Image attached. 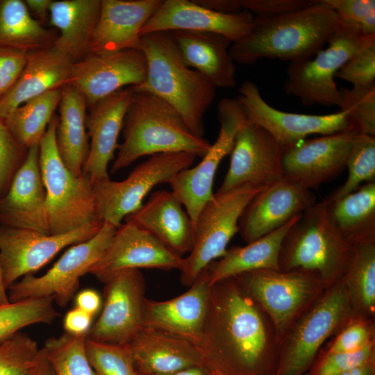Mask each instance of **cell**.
<instances>
[{"instance_id":"1","label":"cell","mask_w":375,"mask_h":375,"mask_svg":"<svg viewBox=\"0 0 375 375\" xmlns=\"http://www.w3.org/2000/svg\"><path fill=\"white\" fill-rule=\"evenodd\" d=\"M210 287L203 365L226 375H276L281 341L269 317L236 277Z\"/></svg>"},{"instance_id":"2","label":"cell","mask_w":375,"mask_h":375,"mask_svg":"<svg viewBox=\"0 0 375 375\" xmlns=\"http://www.w3.org/2000/svg\"><path fill=\"white\" fill-rule=\"evenodd\" d=\"M340 27L335 13L319 3L309 8L272 18L254 17L250 33L232 43L234 61L249 65L264 58L290 62L311 58Z\"/></svg>"},{"instance_id":"3","label":"cell","mask_w":375,"mask_h":375,"mask_svg":"<svg viewBox=\"0 0 375 375\" xmlns=\"http://www.w3.org/2000/svg\"><path fill=\"white\" fill-rule=\"evenodd\" d=\"M123 127L111 173L147 155L186 152L202 158L211 145L194 134L170 104L149 92L133 91Z\"/></svg>"},{"instance_id":"4","label":"cell","mask_w":375,"mask_h":375,"mask_svg":"<svg viewBox=\"0 0 375 375\" xmlns=\"http://www.w3.org/2000/svg\"><path fill=\"white\" fill-rule=\"evenodd\" d=\"M141 49L147 61V74L134 92L152 93L170 104L192 132L203 138V117L213 101L215 87L205 76L187 67L168 31L141 36Z\"/></svg>"},{"instance_id":"5","label":"cell","mask_w":375,"mask_h":375,"mask_svg":"<svg viewBox=\"0 0 375 375\" xmlns=\"http://www.w3.org/2000/svg\"><path fill=\"white\" fill-rule=\"evenodd\" d=\"M353 251V247L331 223L323 202H317L286 233L279 253V269L308 274L327 289L342 278Z\"/></svg>"},{"instance_id":"6","label":"cell","mask_w":375,"mask_h":375,"mask_svg":"<svg viewBox=\"0 0 375 375\" xmlns=\"http://www.w3.org/2000/svg\"><path fill=\"white\" fill-rule=\"evenodd\" d=\"M356 317L342 280L326 289L281 339L276 375H305L324 342Z\"/></svg>"},{"instance_id":"7","label":"cell","mask_w":375,"mask_h":375,"mask_svg":"<svg viewBox=\"0 0 375 375\" xmlns=\"http://www.w3.org/2000/svg\"><path fill=\"white\" fill-rule=\"evenodd\" d=\"M58 123V116L55 114L39 143L49 235L66 233L103 222L97 215L92 181L84 175H74L58 154L56 144Z\"/></svg>"},{"instance_id":"8","label":"cell","mask_w":375,"mask_h":375,"mask_svg":"<svg viewBox=\"0 0 375 375\" xmlns=\"http://www.w3.org/2000/svg\"><path fill=\"white\" fill-rule=\"evenodd\" d=\"M265 187L244 185L214 193L200 211L194 226L193 246L183 262L181 282L190 287L212 261L222 257L234 235L238 221L253 197Z\"/></svg>"},{"instance_id":"9","label":"cell","mask_w":375,"mask_h":375,"mask_svg":"<svg viewBox=\"0 0 375 375\" xmlns=\"http://www.w3.org/2000/svg\"><path fill=\"white\" fill-rule=\"evenodd\" d=\"M374 40L375 35H364L340 24L327 40L326 49L319 50L314 58L290 63L284 83L285 92L305 106H338L341 92L334 81L336 73Z\"/></svg>"},{"instance_id":"10","label":"cell","mask_w":375,"mask_h":375,"mask_svg":"<svg viewBox=\"0 0 375 375\" xmlns=\"http://www.w3.org/2000/svg\"><path fill=\"white\" fill-rule=\"evenodd\" d=\"M197 156L186 152L150 156L122 181L110 178L94 181L93 188L98 217L115 227L142 205V200L156 185L169 183L180 171L190 167Z\"/></svg>"},{"instance_id":"11","label":"cell","mask_w":375,"mask_h":375,"mask_svg":"<svg viewBox=\"0 0 375 375\" xmlns=\"http://www.w3.org/2000/svg\"><path fill=\"white\" fill-rule=\"evenodd\" d=\"M235 277L269 317L280 341L298 316L326 290L319 280L299 272L257 269Z\"/></svg>"},{"instance_id":"12","label":"cell","mask_w":375,"mask_h":375,"mask_svg":"<svg viewBox=\"0 0 375 375\" xmlns=\"http://www.w3.org/2000/svg\"><path fill=\"white\" fill-rule=\"evenodd\" d=\"M116 229L103 222L94 237L68 249L45 274L23 276L9 287L10 301L51 297L59 306H66L74 297L80 278L102 256Z\"/></svg>"},{"instance_id":"13","label":"cell","mask_w":375,"mask_h":375,"mask_svg":"<svg viewBox=\"0 0 375 375\" xmlns=\"http://www.w3.org/2000/svg\"><path fill=\"white\" fill-rule=\"evenodd\" d=\"M220 129L201 162L175 174L169 181L172 193L185 208L193 228L204 205L212 197V184L222 160L230 154L240 129L247 123L244 110L238 100L223 98L218 103Z\"/></svg>"},{"instance_id":"14","label":"cell","mask_w":375,"mask_h":375,"mask_svg":"<svg viewBox=\"0 0 375 375\" xmlns=\"http://www.w3.org/2000/svg\"><path fill=\"white\" fill-rule=\"evenodd\" d=\"M103 304L88 339L128 344L144 327L145 279L140 269L122 271L104 283Z\"/></svg>"},{"instance_id":"15","label":"cell","mask_w":375,"mask_h":375,"mask_svg":"<svg viewBox=\"0 0 375 375\" xmlns=\"http://www.w3.org/2000/svg\"><path fill=\"white\" fill-rule=\"evenodd\" d=\"M103 224L95 223L58 235L0 224V265L6 288L39 270L65 247L94 237Z\"/></svg>"},{"instance_id":"16","label":"cell","mask_w":375,"mask_h":375,"mask_svg":"<svg viewBox=\"0 0 375 375\" xmlns=\"http://www.w3.org/2000/svg\"><path fill=\"white\" fill-rule=\"evenodd\" d=\"M238 91L237 99L244 110L247 122L265 129L283 149L297 145L311 134L327 135L355 131L346 111L324 115L283 112L268 104L251 81H244Z\"/></svg>"},{"instance_id":"17","label":"cell","mask_w":375,"mask_h":375,"mask_svg":"<svg viewBox=\"0 0 375 375\" xmlns=\"http://www.w3.org/2000/svg\"><path fill=\"white\" fill-rule=\"evenodd\" d=\"M147 74V61L142 49L91 52L72 64L66 84L84 97L88 108L122 89L141 85Z\"/></svg>"},{"instance_id":"18","label":"cell","mask_w":375,"mask_h":375,"mask_svg":"<svg viewBox=\"0 0 375 375\" xmlns=\"http://www.w3.org/2000/svg\"><path fill=\"white\" fill-rule=\"evenodd\" d=\"M183 258L167 248L148 231L126 221L117 228L100 259L88 273L106 283L126 269L146 268L181 269Z\"/></svg>"},{"instance_id":"19","label":"cell","mask_w":375,"mask_h":375,"mask_svg":"<svg viewBox=\"0 0 375 375\" xmlns=\"http://www.w3.org/2000/svg\"><path fill=\"white\" fill-rule=\"evenodd\" d=\"M283 151L265 129L247 122L236 135L229 168L217 192L244 185L267 187L281 180Z\"/></svg>"},{"instance_id":"20","label":"cell","mask_w":375,"mask_h":375,"mask_svg":"<svg viewBox=\"0 0 375 375\" xmlns=\"http://www.w3.org/2000/svg\"><path fill=\"white\" fill-rule=\"evenodd\" d=\"M344 131L301 142L283 149L281 157L283 178L304 188L317 189L346 167L356 136Z\"/></svg>"},{"instance_id":"21","label":"cell","mask_w":375,"mask_h":375,"mask_svg":"<svg viewBox=\"0 0 375 375\" xmlns=\"http://www.w3.org/2000/svg\"><path fill=\"white\" fill-rule=\"evenodd\" d=\"M316 203L310 190L282 178L253 197L239 219L238 232L250 243L282 227Z\"/></svg>"},{"instance_id":"22","label":"cell","mask_w":375,"mask_h":375,"mask_svg":"<svg viewBox=\"0 0 375 375\" xmlns=\"http://www.w3.org/2000/svg\"><path fill=\"white\" fill-rule=\"evenodd\" d=\"M253 24L254 16L247 10L238 14H223L202 7L193 0H165L142 26L140 35L190 31L219 34L233 43L246 37Z\"/></svg>"},{"instance_id":"23","label":"cell","mask_w":375,"mask_h":375,"mask_svg":"<svg viewBox=\"0 0 375 375\" xmlns=\"http://www.w3.org/2000/svg\"><path fill=\"white\" fill-rule=\"evenodd\" d=\"M210 291L207 278L201 272L185 292L166 301L145 299L144 326L201 344L208 313Z\"/></svg>"},{"instance_id":"24","label":"cell","mask_w":375,"mask_h":375,"mask_svg":"<svg viewBox=\"0 0 375 375\" xmlns=\"http://www.w3.org/2000/svg\"><path fill=\"white\" fill-rule=\"evenodd\" d=\"M0 224L49 235L39 144L31 146L6 194L0 198Z\"/></svg>"},{"instance_id":"25","label":"cell","mask_w":375,"mask_h":375,"mask_svg":"<svg viewBox=\"0 0 375 375\" xmlns=\"http://www.w3.org/2000/svg\"><path fill=\"white\" fill-rule=\"evenodd\" d=\"M133 91L122 88L88 107L86 129L90 150L83 175L92 181L109 178L108 166L118 148V138Z\"/></svg>"},{"instance_id":"26","label":"cell","mask_w":375,"mask_h":375,"mask_svg":"<svg viewBox=\"0 0 375 375\" xmlns=\"http://www.w3.org/2000/svg\"><path fill=\"white\" fill-rule=\"evenodd\" d=\"M162 2V0H101L91 52L141 49V29Z\"/></svg>"},{"instance_id":"27","label":"cell","mask_w":375,"mask_h":375,"mask_svg":"<svg viewBox=\"0 0 375 375\" xmlns=\"http://www.w3.org/2000/svg\"><path fill=\"white\" fill-rule=\"evenodd\" d=\"M167 248L182 256L193 246L194 228L189 215L172 191L157 190L135 212L125 217Z\"/></svg>"},{"instance_id":"28","label":"cell","mask_w":375,"mask_h":375,"mask_svg":"<svg viewBox=\"0 0 375 375\" xmlns=\"http://www.w3.org/2000/svg\"><path fill=\"white\" fill-rule=\"evenodd\" d=\"M128 344L140 375H166L204 365L197 346L149 327L144 326Z\"/></svg>"},{"instance_id":"29","label":"cell","mask_w":375,"mask_h":375,"mask_svg":"<svg viewBox=\"0 0 375 375\" xmlns=\"http://www.w3.org/2000/svg\"><path fill=\"white\" fill-rule=\"evenodd\" d=\"M175 42L184 64L198 72L215 88H231L236 85L235 65L224 36L190 31H168Z\"/></svg>"},{"instance_id":"30","label":"cell","mask_w":375,"mask_h":375,"mask_svg":"<svg viewBox=\"0 0 375 375\" xmlns=\"http://www.w3.org/2000/svg\"><path fill=\"white\" fill-rule=\"evenodd\" d=\"M101 0L52 1L49 24L58 31L53 47L72 64L91 53Z\"/></svg>"},{"instance_id":"31","label":"cell","mask_w":375,"mask_h":375,"mask_svg":"<svg viewBox=\"0 0 375 375\" xmlns=\"http://www.w3.org/2000/svg\"><path fill=\"white\" fill-rule=\"evenodd\" d=\"M72 65V62L53 46L29 53L19 78L0 100V119L3 121L28 100L62 88Z\"/></svg>"},{"instance_id":"32","label":"cell","mask_w":375,"mask_h":375,"mask_svg":"<svg viewBox=\"0 0 375 375\" xmlns=\"http://www.w3.org/2000/svg\"><path fill=\"white\" fill-rule=\"evenodd\" d=\"M300 215L246 246L226 249L222 257L212 261L202 272L206 275L209 285L253 270H280L278 258L283 240Z\"/></svg>"},{"instance_id":"33","label":"cell","mask_w":375,"mask_h":375,"mask_svg":"<svg viewBox=\"0 0 375 375\" xmlns=\"http://www.w3.org/2000/svg\"><path fill=\"white\" fill-rule=\"evenodd\" d=\"M56 144L65 167L75 176L83 175L90 144L86 129L88 106L83 96L72 86L61 88Z\"/></svg>"},{"instance_id":"34","label":"cell","mask_w":375,"mask_h":375,"mask_svg":"<svg viewBox=\"0 0 375 375\" xmlns=\"http://www.w3.org/2000/svg\"><path fill=\"white\" fill-rule=\"evenodd\" d=\"M322 202L331 223L349 244L375 242V181L338 199Z\"/></svg>"},{"instance_id":"35","label":"cell","mask_w":375,"mask_h":375,"mask_svg":"<svg viewBox=\"0 0 375 375\" xmlns=\"http://www.w3.org/2000/svg\"><path fill=\"white\" fill-rule=\"evenodd\" d=\"M58 31L30 14L22 0H0V48L31 53L53 45Z\"/></svg>"},{"instance_id":"36","label":"cell","mask_w":375,"mask_h":375,"mask_svg":"<svg viewBox=\"0 0 375 375\" xmlns=\"http://www.w3.org/2000/svg\"><path fill=\"white\" fill-rule=\"evenodd\" d=\"M341 280L356 315L372 320L375 313V242L353 247Z\"/></svg>"},{"instance_id":"37","label":"cell","mask_w":375,"mask_h":375,"mask_svg":"<svg viewBox=\"0 0 375 375\" xmlns=\"http://www.w3.org/2000/svg\"><path fill=\"white\" fill-rule=\"evenodd\" d=\"M61 88L48 91L28 100L3 120L15 138L25 148L29 149L39 144L43 138L58 107Z\"/></svg>"},{"instance_id":"38","label":"cell","mask_w":375,"mask_h":375,"mask_svg":"<svg viewBox=\"0 0 375 375\" xmlns=\"http://www.w3.org/2000/svg\"><path fill=\"white\" fill-rule=\"evenodd\" d=\"M87 334L64 332L47 339L42 348L56 375H97L88 360Z\"/></svg>"},{"instance_id":"39","label":"cell","mask_w":375,"mask_h":375,"mask_svg":"<svg viewBox=\"0 0 375 375\" xmlns=\"http://www.w3.org/2000/svg\"><path fill=\"white\" fill-rule=\"evenodd\" d=\"M53 297L29 298L0 305V343L21 329L37 324H50L59 316Z\"/></svg>"},{"instance_id":"40","label":"cell","mask_w":375,"mask_h":375,"mask_svg":"<svg viewBox=\"0 0 375 375\" xmlns=\"http://www.w3.org/2000/svg\"><path fill=\"white\" fill-rule=\"evenodd\" d=\"M346 182L331 192L327 199H338L356 190L363 182L375 181V136L358 134L346 162Z\"/></svg>"},{"instance_id":"41","label":"cell","mask_w":375,"mask_h":375,"mask_svg":"<svg viewBox=\"0 0 375 375\" xmlns=\"http://www.w3.org/2000/svg\"><path fill=\"white\" fill-rule=\"evenodd\" d=\"M85 349L97 375H140L135 367L128 344H108L87 338Z\"/></svg>"},{"instance_id":"42","label":"cell","mask_w":375,"mask_h":375,"mask_svg":"<svg viewBox=\"0 0 375 375\" xmlns=\"http://www.w3.org/2000/svg\"><path fill=\"white\" fill-rule=\"evenodd\" d=\"M338 106L346 111L349 123L358 134L375 136V85L340 89Z\"/></svg>"},{"instance_id":"43","label":"cell","mask_w":375,"mask_h":375,"mask_svg":"<svg viewBox=\"0 0 375 375\" xmlns=\"http://www.w3.org/2000/svg\"><path fill=\"white\" fill-rule=\"evenodd\" d=\"M40 349L35 340L20 332L0 343V375H27Z\"/></svg>"},{"instance_id":"44","label":"cell","mask_w":375,"mask_h":375,"mask_svg":"<svg viewBox=\"0 0 375 375\" xmlns=\"http://www.w3.org/2000/svg\"><path fill=\"white\" fill-rule=\"evenodd\" d=\"M337 15L340 24L364 35H375L374 0H319Z\"/></svg>"},{"instance_id":"45","label":"cell","mask_w":375,"mask_h":375,"mask_svg":"<svg viewBox=\"0 0 375 375\" xmlns=\"http://www.w3.org/2000/svg\"><path fill=\"white\" fill-rule=\"evenodd\" d=\"M28 150L0 119V198L8 192L15 174L26 159Z\"/></svg>"},{"instance_id":"46","label":"cell","mask_w":375,"mask_h":375,"mask_svg":"<svg viewBox=\"0 0 375 375\" xmlns=\"http://www.w3.org/2000/svg\"><path fill=\"white\" fill-rule=\"evenodd\" d=\"M335 77L351 83L353 88L375 85V40L348 60Z\"/></svg>"},{"instance_id":"47","label":"cell","mask_w":375,"mask_h":375,"mask_svg":"<svg viewBox=\"0 0 375 375\" xmlns=\"http://www.w3.org/2000/svg\"><path fill=\"white\" fill-rule=\"evenodd\" d=\"M375 342L372 319L356 317L338 333L327 353L354 352Z\"/></svg>"},{"instance_id":"48","label":"cell","mask_w":375,"mask_h":375,"mask_svg":"<svg viewBox=\"0 0 375 375\" xmlns=\"http://www.w3.org/2000/svg\"><path fill=\"white\" fill-rule=\"evenodd\" d=\"M374 356L375 342L354 352L326 353L312 375H341Z\"/></svg>"},{"instance_id":"49","label":"cell","mask_w":375,"mask_h":375,"mask_svg":"<svg viewBox=\"0 0 375 375\" xmlns=\"http://www.w3.org/2000/svg\"><path fill=\"white\" fill-rule=\"evenodd\" d=\"M243 10L256 17L272 18L294 12L319 3V0H241Z\"/></svg>"},{"instance_id":"50","label":"cell","mask_w":375,"mask_h":375,"mask_svg":"<svg viewBox=\"0 0 375 375\" xmlns=\"http://www.w3.org/2000/svg\"><path fill=\"white\" fill-rule=\"evenodd\" d=\"M28 54L16 49L0 48V100L19 78Z\"/></svg>"},{"instance_id":"51","label":"cell","mask_w":375,"mask_h":375,"mask_svg":"<svg viewBox=\"0 0 375 375\" xmlns=\"http://www.w3.org/2000/svg\"><path fill=\"white\" fill-rule=\"evenodd\" d=\"M93 316L74 307L65 315L63 327L65 331L72 335L87 334L90 330Z\"/></svg>"},{"instance_id":"52","label":"cell","mask_w":375,"mask_h":375,"mask_svg":"<svg viewBox=\"0 0 375 375\" xmlns=\"http://www.w3.org/2000/svg\"><path fill=\"white\" fill-rule=\"evenodd\" d=\"M75 305V307L94 316L101 308V298L94 290H83L76 296Z\"/></svg>"},{"instance_id":"53","label":"cell","mask_w":375,"mask_h":375,"mask_svg":"<svg viewBox=\"0 0 375 375\" xmlns=\"http://www.w3.org/2000/svg\"><path fill=\"white\" fill-rule=\"evenodd\" d=\"M198 5L223 14H238L243 10L241 0H193Z\"/></svg>"},{"instance_id":"54","label":"cell","mask_w":375,"mask_h":375,"mask_svg":"<svg viewBox=\"0 0 375 375\" xmlns=\"http://www.w3.org/2000/svg\"><path fill=\"white\" fill-rule=\"evenodd\" d=\"M30 14L42 26L49 23V7L52 0H24ZM46 27V26H45Z\"/></svg>"},{"instance_id":"55","label":"cell","mask_w":375,"mask_h":375,"mask_svg":"<svg viewBox=\"0 0 375 375\" xmlns=\"http://www.w3.org/2000/svg\"><path fill=\"white\" fill-rule=\"evenodd\" d=\"M27 375H56L42 349H40L35 362Z\"/></svg>"},{"instance_id":"56","label":"cell","mask_w":375,"mask_h":375,"mask_svg":"<svg viewBox=\"0 0 375 375\" xmlns=\"http://www.w3.org/2000/svg\"><path fill=\"white\" fill-rule=\"evenodd\" d=\"M341 375H375V356L365 363Z\"/></svg>"},{"instance_id":"57","label":"cell","mask_w":375,"mask_h":375,"mask_svg":"<svg viewBox=\"0 0 375 375\" xmlns=\"http://www.w3.org/2000/svg\"><path fill=\"white\" fill-rule=\"evenodd\" d=\"M166 375H212V372L205 365L192 367Z\"/></svg>"},{"instance_id":"58","label":"cell","mask_w":375,"mask_h":375,"mask_svg":"<svg viewBox=\"0 0 375 375\" xmlns=\"http://www.w3.org/2000/svg\"><path fill=\"white\" fill-rule=\"evenodd\" d=\"M4 285L2 270L0 265V305L8 303L10 302L8 294Z\"/></svg>"},{"instance_id":"59","label":"cell","mask_w":375,"mask_h":375,"mask_svg":"<svg viewBox=\"0 0 375 375\" xmlns=\"http://www.w3.org/2000/svg\"><path fill=\"white\" fill-rule=\"evenodd\" d=\"M212 372L213 373L214 375H226L219 371H212Z\"/></svg>"},{"instance_id":"60","label":"cell","mask_w":375,"mask_h":375,"mask_svg":"<svg viewBox=\"0 0 375 375\" xmlns=\"http://www.w3.org/2000/svg\"><path fill=\"white\" fill-rule=\"evenodd\" d=\"M212 375H214L213 373H212Z\"/></svg>"}]
</instances>
